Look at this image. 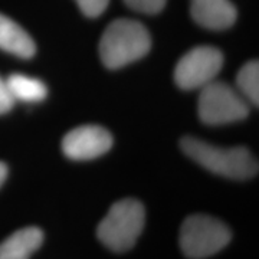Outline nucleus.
Segmentation results:
<instances>
[{
  "label": "nucleus",
  "mask_w": 259,
  "mask_h": 259,
  "mask_svg": "<svg viewBox=\"0 0 259 259\" xmlns=\"http://www.w3.org/2000/svg\"><path fill=\"white\" fill-rule=\"evenodd\" d=\"M150 48L151 37L143 23L133 19H117L102 33L100 56L107 68L118 69L147 55Z\"/></svg>",
  "instance_id": "obj_1"
},
{
  "label": "nucleus",
  "mask_w": 259,
  "mask_h": 259,
  "mask_svg": "<svg viewBox=\"0 0 259 259\" xmlns=\"http://www.w3.org/2000/svg\"><path fill=\"white\" fill-rule=\"evenodd\" d=\"M180 146L187 157L214 175L245 180L258 173V161L248 148L218 147L194 137L182 139Z\"/></svg>",
  "instance_id": "obj_2"
},
{
  "label": "nucleus",
  "mask_w": 259,
  "mask_h": 259,
  "mask_svg": "<svg viewBox=\"0 0 259 259\" xmlns=\"http://www.w3.org/2000/svg\"><path fill=\"white\" fill-rule=\"evenodd\" d=\"M146 210L136 199H122L112 204L97 228V236L112 252L131 249L143 232Z\"/></svg>",
  "instance_id": "obj_3"
},
{
  "label": "nucleus",
  "mask_w": 259,
  "mask_h": 259,
  "mask_svg": "<svg viewBox=\"0 0 259 259\" xmlns=\"http://www.w3.org/2000/svg\"><path fill=\"white\" fill-rule=\"evenodd\" d=\"M180 248L187 258H209L222 250L232 239L231 229L207 214H192L180 228Z\"/></svg>",
  "instance_id": "obj_4"
},
{
  "label": "nucleus",
  "mask_w": 259,
  "mask_h": 259,
  "mask_svg": "<svg viewBox=\"0 0 259 259\" xmlns=\"http://www.w3.org/2000/svg\"><path fill=\"white\" fill-rule=\"evenodd\" d=\"M197 112L204 124L222 125L246 118L249 104L231 85L213 81L200 88Z\"/></svg>",
  "instance_id": "obj_5"
},
{
  "label": "nucleus",
  "mask_w": 259,
  "mask_h": 259,
  "mask_svg": "<svg viewBox=\"0 0 259 259\" xmlns=\"http://www.w3.org/2000/svg\"><path fill=\"white\" fill-rule=\"evenodd\" d=\"M223 55L213 47L190 49L175 68V81L182 90H200L214 81L221 72Z\"/></svg>",
  "instance_id": "obj_6"
},
{
  "label": "nucleus",
  "mask_w": 259,
  "mask_h": 259,
  "mask_svg": "<svg viewBox=\"0 0 259 259\" xmlns=\"http://www.w3.org/2000/svg\"><path fill=\"white\" fill-rule=\"evenodd\" d=\"M112 147L111 133L100 125H81L71 130L62 140L65 156L72 160H91Z\"/></svg>",
  "instance_id": "obj_7"
},
{
  "label": "nucleus",
  "mask_w": 259,
  "mask_h": 259,
  "mask_svg": "<svg viewBox=\"0 0 259 259\" xmlns=\"http://www.w3.org/2000/svg\"><path fill=\"white\" fill-rule=\"evenodd\" d=\"M190 12L196 23L213 30L231 28L238 18L231 0H192Z\"/></svg>",
  "instance_id": "obj_8"
},
{
  "label": "nucleus",
  "mask_w": 259,
  "mask_h": 259,
  "mask_svg": "<svg viewBox=\"0 0 259 259\" xmlns=\"http://www.w3.org/2000/svg\"><path fill=\"white\" fill-rule=\"evenodd\" d=\"M42 243V229L36 226L19 229L0 243V259H29Z\"/></svg>",
  "instance_id": "obj_9"
},
{
  "label": "nucleus",
  "mask_w": 259,
  "mask_h": 259,
  "mask_svg": "<svg viewBox=\"0 0 259 259\" xmlns=\"http://www.w3.org/2000/svg\"><path fill=\"white\" fill-rule=\"evenodd\" d=\"M0 49L12 55L29 59L36 54L33 39L15 20L0 13Z\"/></svg>",
  "instance_id": "obj_10"
},
{
  "label": "nucleus",
  "mask_w": 259,
  "mask_h": 259,
  "mask_svg": "<svg viewBox=\"0 0 259 259\" xmlns=\"http://www.w3.org/2000/svg\"><path fill=\"white\" fill-rule=\"evenodd\" d=\"M6 83L13 98L19 101L39 102L45 100L48 95L47 85L37 78L22 74H12L6 79Z\"/></svg>",
  "instance_id": "obj_11"
},
{
  "label": "nucleus",
  "mask_w": 259,
  "mask_h": 259,
  "mask_svg": "<svg viewBox=\"0 0 259 259\" xmlns=\"http://www.w3.org/2000/svg\"><path fill=\"white\" fill-rule=\"evenodd\" d=\"M238 93L250 104H259V64L249 61L242 66L236 76Z\"/></svg>",
  "instance_id": "obj_12"
},
{
  "label": "nucleus",
  "mask_w": 259,
  "mask_h": 259,
  "mask_svg": "<svg viewBox=\"0 0 259 259\" xmlns=\"http://www.w3.org/2000/svg\"><path fill=\"white\" fill-rule=\"evenodd\" d=\"M167 0H124L130 9L144 15H156L164 9Z\"/></svg>",
  "instance_id": "obj_13"
},
{
  "label": "nucleus",
  "mask_w": 259,
  "mask_h": 259,
  "mask_svg": "<svg viewBox=\"0 0 259 259\" xmlns=\"http://www.w3.org/2000/svg\"><path fill=\"white\" fill-rule=\"evenodd\" d=\"M79 9L88 18H98L107 9L110 0H76Z\"/></svg>",
  "instance_id": "obj_14"
},
{
  "label": "nucleus",
  "mask_w": 259,
  "mask_h": 259,
  "mask_svg": "<svg viewBox=\"0 0 259 259\" xmlns=\"http://www.w3.org/2000/svg\"><path fill=\"white\" fill-rule=\"evenodd\" d=\"M15 101H16V100L13 98V95L10 93L8 83H6V81L0 76V115L9 112L10 110L13 108Z\"/></svg>",
  "instance_id": "obj_15"
},
{
  "label": "nucleus",
  "mask_w": 259,
  "mask_h": 259,
  "mask_svg": "<svg viewBox=\"0 0 259 259\" xmlns=\"http://www.w3.org/2000/svg\"><path fill=\"white\" fill-rule=\"evenodd\" d=\"M6 177H8V166L5 163H0V186L3 185Z\"/></svg>",
  "instance_id": "obj_16"
}]
</instances>
